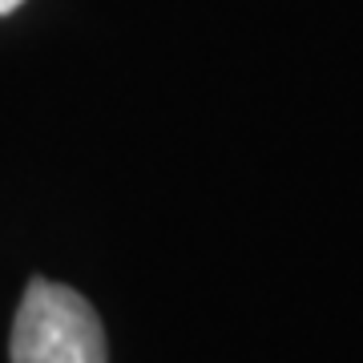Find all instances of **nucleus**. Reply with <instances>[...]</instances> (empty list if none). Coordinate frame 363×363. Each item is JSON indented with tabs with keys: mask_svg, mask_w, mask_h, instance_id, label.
Masks as SVG:
<instances>
[{
	"mask_svg": "<svg viewBox=\"0 0 363 363\" xmlns=\"http://www.w3.org/2000/svg\"><path fill=\"white\" fill-rule=\"evenodd\" d=\"M13 363H105L97 311L73 286L33 279L13 323Z\"/></svg>",
	"mask_w": 363,
	"mask_h": 363,
	"instance_id": "obj_1",
	"label": "nucleus"
},
{
	"mask_svg": "<svg viewBox=\"0 0 363 363\" xmlns=\"http://www.w3.org/2000/svg\"><path fill=\"white\" fill-rule=\"evenodd\" d=\"M21 4H25V0H0V16L16 13V9H21Z\"/></svg>",
	"mask_w": 363,
	"mask_h": 363,
	"instance_id": "obj_2",
	"label": "nucleus"
}]
</instances>
